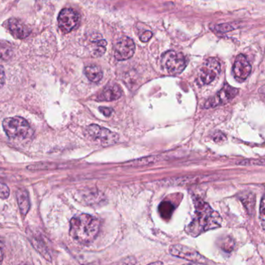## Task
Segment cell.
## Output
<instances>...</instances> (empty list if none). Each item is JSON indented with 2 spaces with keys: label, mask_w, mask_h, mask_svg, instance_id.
Listing matches in <instances>:
<instances>
[{
  "label": "cell",
  "mask_w": 265,
  "mask_h": 265,
  "mask_svg": "<svg viewBox=\"0 0 265 265\" xmlns=\"http://www.w3.org/2000/svg\"><path fill=\"white\" fill-rule=\"evenodd\" d=\"M194 203L195 206V219L186 229L189 235L198 237L209 230L221 227V216L208 203L200 199H195Z\"/></svg>",
  "instance_id": "cell-1"
},
{
  "label": "cell",
  "mask_w": 265,
  "mask_h": 265,
  "mask_svg": "<svg viewBox=\"0 0 265 265\" xmlns=\"http://www.w3.org/2000/svg\"><path fill=\"white\" fill-rule=\"evenodd\" d=\"M100 221L89 214L74 216L70 222V236L79 244L93 242L100 232Z\"/></svg>",
  "instance_id": "cell-2"
},
{
  "label": "cell",
  "mask_w": 265,
  "mask_h": 265,
  "mask_svg": "<svg viewBox=\"0 0 265 265\" xmlns=\"http://www.w3.org/2000/svg\"><path fill=\"white\" fill-rule=\"evenodd\" d=\"M2 128L5 134L11 139H25L30 137L33 130L27 121L20 117H9L4 120Z\"/></svg>",
  "instance_id": "cell-3"
},
{
  "label": "cell",
  "mask_w": 265,
  "mask_h": 265,
  "mask_svg": "<svg viewBox=\"0 0 265 265\" xmlns=\"http://www.w3.org/2000/svg\"><path fill=\"white\" fill-rule=\"evenodd\" d=\"M187 60L181 53L168 51L161 57V66L163 69L171 75H178L186 68Z\"/></svg>",
  "instance_id": "cell-4"
},
{
  "label": "cell",
  "mask_w": 265,
  "mask_h": 265,
  "mask_svg": "<svg viewBox=\"0 0 265 265\" xmlns=\"http://www.w3.org/2000/svg\"><path fill=\"white\" fill-rule=\"evenodd\" d=\"M86 133L91 139H94L103 146L114 144L119 140V136L107 128L92 124L86 128Z\"/></svg>",
  "instance_id": "cell-5"
},
{
  "label": "cell",
  "mask_w": 265,
  "mask_h": 265,
  "mask_svg": "<svg viewBox=\"0 0 265 265\" xmlns=\"http://www.w3.org/2000/svg\"><path fill=\"white\" fill-rule=\"evenodd\" d=\"M221 66L218 60L210 58L205 61L198 74V82L201 85H208L216 79L220 73Z\"/></svg>",
  "instance_id": "cell-6"
},
{
  "label": "cell",
  "mask_w": 265,
  "mask_h": 265,
  "mask_svg": "<svg viewBox=\"0 0 265 265\" xmlns=\"http://www.w3.org/2000/svg\"><path fill=\"white\" fill-rule=\"evenodd\" d=\"M169 252L173 256L189 261L192 263L207 265V259L201 255L199 252L181 244H174L169 248Z\"/></svg>",
  "instance_id": "cell-7"
},
{
  "label": "cell",
  "mask_w": 265,
  "mask_h": 265,
  "mask_svg": "<svg viewBox=\"0 0 265 265\" xmlns=\"http://www.w3.org/2000/svg\"><path fill=\"white\" fill-rule=\"evenodd\" d=\"M58 22L60 30L63 33H69L79 24L80 22V16L74 9L65 8L60 12Z\"/></svg>",
  "instance_id": "cell-8"
},
{
  "label": "cell",
  "mask_w": 265,
  "mask_h": 265,
  "mask_svg": "<svg viewBox=\"0 0 265 265\" xmlns=\"http://www.w3.org/2000/svg\"><path fill=\"white\" fill-rule=\"evenodd\" d=\"M238 92H239L238 89L226 83L214 97L206 101L205 107L212 108V107H218L220 105L226 104L230 100H232L238 94Z\"/></svg>",
  "instance_id": "cell-9"
},
{
  "label": "cell",
  "mask_w": 265,
  "mask_h": 265,
  "mask_svg": "<svg viewBox=\"0 0 265 265\" xmlns=\"http://www.w3.org/2000/svg\"><path fill=\"white\" fill-rule=\"evenodd\" d=\"M135 44L130 37H122L114 47V56L119 61L130 59L135 52Z\"/></svg>",
  "instance_id": "cell-10"
},
{
  "label": "cell",
  "mask_w": 265,
  "mask_h": 265,
  "mask_svg": "<svg viewBox=\"0 0 265 265\" xmlns=\"http://www.w3.org/2000/svg\"><path fill=\"white\" fill-rule=\"evenodd\" d=\"M251 72V65L244 54H239L236 58L233 66V74L238 82H243L248 79Z\"/></svg>",
  "instance_id": "cell-11"
},
{
  "label": "cell",
  "mask_w": 265,
  "mask_h": 265,
  "mask_svg": "<svg viewBox=\"0 0 265 265\" xmlns=\"http://www.w3.org/2000/svg\"><path fill=\"white\" fill-rule=\"evenodd\" d=\"M3 26L15 38L24 39L30 35V28L23 21L16 18H10L4 22Z\"/></svg>",
  "instance_id": "cell-12"
},
{
  "label": "cell",
  "mask_w": 265,
  "mask_h": 265,
  "mask_svg": "<svg viewBox=\"0 0 265 265\" xmlns=\"http://www.w3.org/2000/svg\"><path fill=\"white\" fill-rule=\"evenodd\" d=\"M122 89L115 83L109 84L103 89V92L98 96V100L100 101H114L122 96Z\"/></svg>",
  "instance_id": "cell-13"
},
{
  "label": "cell",
  "mask_w": 265,
  "mask_h": 265,
  "mask_svg": "<svg viewBox=\"0 0 265 265\" xmlns=\"http://www.w3.org/2000/svg\"><path fill=\"white\" fill-rule=\"evenodd\" d=\"M18 206L23 216H26L30 209V198L29 194L25 188H19L16 192Z\"/></svg>",
  "instance_id": "cell-14"
},
{
  "label": "cell",
  "mask_w": 265,
  "mask_h": 265,
  "mask_svg": "<svg viewBox=\"0 0 265 265\" xmlns=\"http://www.w3.org/2000/svg\"><path fill=\"white\" fill-rule=\"evenodd\" d=\"M85 75L88 79L93 82H99L103 79V71L97 65H92L86 67Z\"/></svg>",
  "instance_id": "cell-15"
},
{
  "label": "cell",
  "mask_w": 265,
  "mask_h": 265,
  "mask_svg": "<svg viewBox=\"0 0 265 265\" xmlns=\"http://www.w3.org/2000/svg\"><path fill=\"white\" fill-rule=\"evenodd\" d=\"M31 243L33 248L37 250V252H39L42 256L44 257L46 260L51 262V254L49 252L48 249H47L44 241L40 240V238H37V237H33L31 239Z\"/></svg>",
  "instance_id": "cell-16"
},
{
  "label": "cell",
  "mask_w": 265,
  "mask_h": 265,
  "mask_svg": "<svg viewBox=\"0 0 265 265\" xmlns=\"http://www.w3.org/2000/svg\"><path fill=\"white\" fill-rule=\"evenodd\" d=\"M13 55V49L8 42H0V61H9Z\"/></svg>",
  "instance_id": "cell-17"
},
{
  "label": "cell",
  "mask_w": 265,
  "mask_h": 265,
  "mask_svg": "<svg viewBox=\"0 0 265 265\" xmlns=\"http://www.w3.org/2000/svg\"><path fill=\"white\" fill-rule=\"evenodd\" d=\"M159 213L164 220H169L174 211V205L171 202L164 201L161 202L158 207Z\"/></svg>",
  "instance_id": "cell-18"
},
{
  "label": "cell",
  "mask_w": 265,
  "mask_h": 265,
  "mask_svg": "<svg viewBox=\"0 0 265 265\" xmlns=\"http://www.w3.org/2000/svg\"><path fill=\"white\" fill-rule=\"evenodd\" d=\"M107 43L103 39H96L93 41L92 53L95 57H101L106 52Z\"/></svg>",
  "instance_id": "cell-19"
},
{
  "label": "cell",
  "mask_w": 265,
  "mask_h": 265,
  "mask_svg": "<svg viewBox=\"0 0 265 265\" xmlns=\"http://www.w3.org/2000/svg\"><path fill=\"white\" fill-rule=\"evenodd\" d=\"M235 26H233L231 23H222V24L216 25L215 26V30L220 33H227V32L232 31L235 29Z\"/></svg>",
  "instance_id": "cell-20"
},
{
  "label": "cell",
  "mask_w": 265,
  "mask_h": 265,
  "mask_svg": "<svg viewBox=\"0 0 265 265\" xmlns=\"http://www.w3.org/2000/svg\"><path fill=\"white\" fill-rule=\"evenodd\" d=\"M260 221L262 228L265 231V195L262 199L260 206Z\"/></svg>",
  "instance_id": "cell-21"
},
{
  "label": "cell",
  "mask_w": 265,
  "mask_h": 265,
  "mask_svg": "<svg viewBox=\"0 0 265 265\" xmlns=\"http://www.w3.org/2000/svg\"><path fill=\"white\" fill-rule=\"evenodd\" d=\"M242 165L265 166V159H255V160H245L241 161Z\"/></svg>",
  "instance_id": "cell-22"
},
{
  "label": "cell",
  "mask_w": 265,
  "mask_h": 265,
  "mask_svg": "<svg viewBox=\"0 0 265 265\" xmlns=\"http://www.w3.org/2000/svg\"><path fill=\"white\" fill-rule=\"evenodd\" d=\"M136 263V258L133 256L127 257L119 261L114 265H135Z\"/></svg>",
  "instance_id": "cell-23"
},
{
  "label": "cell",
  "mask_w": 265,
  "mask_h": 265,
  "mask_svg": "<svg viewBox=\"0 0 265 265\" xmlns=\"http://www.w3.org/2000/svg\"><path fill=\"white\" fill-rule=\"evenodd\" d=\"M9 196V188L0 181V199H5Z\"/></svg>",
  "instance_id": "cell-24"
},
{
  "label": "cell",
  "mask_w": 265,
  "mask_h": 265,
  "mask_svg": "<svg viewBox=\"0 0 265 265\" xmlns=\"http://www.w3.org/2000/svg\"><path fill=\"white\" fill-rule=\"evenodd\" d=\"M153 33L150 30H146V31L143 32L140 36H139V40H141L143 43L148 42L149 40L151 39Z\"/></svg>",
  "instance_id": "cell-25"
},
{
  "label": "cell",
  "mask_w": 265,
  "mask_h": 265,
  "mask_svg": "<svg viewBox=\"0 0 265 265\" xmlns=\"http://www.w3.org/2000/svg\"><path fill=\"white\" fill-rule=\"evenodd\" d=\"M5 82V70L2 65H0V88L4 86Z\"/></svg>",
  "instance_id": "cell-26"
},
{
  "label": "cell",
  "mask_w": 265,
  "mask_h": 265,
  "mask_svg": "<svg viewBox=\"0 0 265 265\" xmlns=\"http://www.w3.org/2000/svg\"><path fill=\"white\" fill-rule=\"evenodd\" d=\"M100 111L101 112L103 115L106 117H110L113 114L114 110L112 109L108 108V107H100Z\"/></svg>",
  "instance_id": "cell-27"
},
{
  "label": "cell",
  "mask_w": 265,
  "mask_h": 265,
  "mask_svg": "<svg viewBox=\"0 0 265 265\" xmlns=\"http://www.w3.org/2000/svg\"><path fill=\"white\" fill-rule=\"evenodd\" d=\"M4 248H5V245H4L3 241L2 238H0V265H2V261H3Z\"/></svg>",
  "instance_id": "cell-28"
},
{
  "label": "cell",
  "mask_w": 265,
  "mask_h": 265,
  "mask_svg": "<svg viewBox=\"0 0 265 265\" xmlns=\"http://www.w3.org/2000/svg\"><path fill=\"white\" fill-rule=\"evenodd\" d=\"M147 265H163V263L161 262H153V263L149 264Z\"/></svg>",
  "instance_id": "cell-29"
},
{
  "label": "cell",
  "mask_w": 265,
  "mask_h": 265,
  "mask_svg": "<svg viewBox=\"0 0 265 265\" xmlns=\"http://www.w3.org/2000/svg\"><path fill=\"white\" fill-rule=\"evenodd\" d=\"M19 265H30V264H29V263H24V262H23V263L19 264Z\"/></svg>",
  "instance_id": "cell-30"
},
{
  "label": "cell",
  "mask_w": 265,
  "mask_h": 265,
  "mask_svg": "<svg viewBox=\"0 0 265 265\" xmlns=\"http://www.w3.org/2000/svg\"><path fill=\"white\" fill-rule=\"evenodd\" d=\"M195 265V264H194V263H188V264H185V265Z\"/></svg>",
  "instance_id": "cell-31"
}]
</instances>
